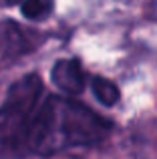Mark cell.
I'll use <instances>...</instances> for the list:
<instances>
[{
  "instance_id": "1",
  "label": "cell",
  "mask_w": 157,
  "mask_h": 159,
  "mask_svg": "<svg viewBox=\"0 0 157 159\" xmlns=\"http://www.w3.org/2000/svg\"><path fill=\"white\" fill-rule=\"evenodd\" d=\"M115 123L78 97L47 93L38 107L32 135V157H52L73 149L99 147L111 137Z\"/></svg>"
},
{
  "instance_id": "2",
  "label": "cell",
  "mask_w": 157,
  "mask_h": 159,
  "mask_svg": "<svg viewBox=\"0 0 157 159\" xmlns=\"http://www.w3.org/2000/svg\"><path fill=\"white\" fill-rule=\"evenodd\" d=\"M40 73L30 70L6 89L0 103V159H30L38 107L47 95Z\"/></svg>"
},
{
  "instance_id": "3",
  "label": "cell",
  "mask_w": 157,
  "mask_h": 159,
  "mask_svg": "<svg viewBox=\"0 0 157 159\" xmlns=\"http://www.w3.org/2000/svg\"><path fill=\"white\" fill-rule=\"evenodd\" d=\"M36 47L38 34L26 30L12 20L0 22V66L12 65L14 61L30 54Z\"/></svg>"
},
{
  "instance_id": "4",
  "label": "cell",
  "mask_w": 157,
  "mask_h": 159,
  "mask_svg": "<svg viewBox=\"0 0 157 159\" xmlns=\"http://www.w3.org/2000/svg\"><path fill=\"white\" fill-rule=\"evenodd\" d=\"M51 83L59 93L78 97L89 87L91 75L87 73V69L77 57H65L51 66Z\"/></svg>"
},
{
  "instance_id": "5",
  "label": "cell",
  "mask_w": 157,
  "mask_h": 159,
  "mask_svg": "<svg viewBox=\"0 0 157 159\" xmlns=\"http://www.w3.org/2000/svg\"><path fill=\"white\" fill-rule=\"evenodd\" d=\"M89 89L93 91V97L101 103L103 107L111 109L121 101V89L115 81L103 77V75H91Z\"/></svg>"
},
{
  "instance_id": "6",
  "label": "cell",
  "mask_w": 157,
  "mask_h": 159,
  "mask_svg": "<svg viewBox=\"0 0 157 159\" xmlns=\"http://www.w3.org/2000/svg\"><path fill=\"white\" fill-rule=\"evenodd\" d=\"M20 14L30 22H43L55 12V0H22L18 4Z\"/></svg>"
}]
</instances>
